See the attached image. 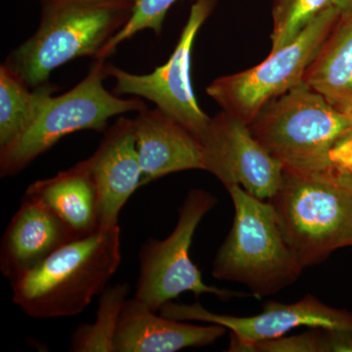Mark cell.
I'll list each match as a JSON object with an SVG mask.
<instances>
[{
  "label": "cell",
  "mask_w": 352,
  "mask_h": 352,
  "mask_svg": "<svg viewBox=\"0 0 352 352\" xmlns=\"http://www.w3.org/2000/svg\"><path fill=\"white\" fill-rule=\"evenodd\" d=\"M270 201L303 270L352 245V194L333 173L302 175L284 170Z\"/></svg>",
  "instance_id": "obj_5"
},
{
  "label": "cell",
  "mask_w": 352,
  "mask_h": 352,
  "mask_svg": "<svg viewBox=\"0 0 352 352\" xmlns=\"http://www.w3.org/2000/svg\"><path fill=\"white\" fill-rule=\"evenodd\" d=\"M219 324L198 326L168 318L134 296L122 308L113 352H175L214 344L226 335Z\"/></svg>",
  "instance_id": "obj_14"
},
{
  "label": "cell",
  "mask_w": 352,
  "mask_h": 352,
  "mask_svg": "<svg viewBox=\"0 0 352 352\" xmlns=\"http://www.w3.org/2000/svg\"><path fill=\"white\" fill-rule=\"evenodd\" d=\"M74 240L68 227L50 208L41 201L24 197L2 238V275L13 283Z\"/></svg>",
  "instance_id": "obj_13"
},
{
  "label": "cell",
  "mask_w": 352,
  "mask_h": 352,
  "mask_svg": "<svg viewBox=\"0 0 352 352\" xmlns=\"http://www.w3.org/2000/svg\"><path fill=\"white\" fill-rule=\"evenodd\" d=\"M36 34L7 58L6 66L28 87L48 82L58 67L80 57L98 58L131 19L135 0H43Z\"/></svg>",
  "instance_id": "obj_2"
},
{
  "label": "cell",
  "mask_w": 352,
  "mask_h": 352,
  "mask_svg": "<svg viewBox=\"0 0 352 352\" xmlns=\"http://www.w3.org/2000/svg\"><path fill=\"white\" fill-rule=\"evenodd\" d=\"M57 87L43 83L31 91L19 76L0 67V148L15 140L31 124L43 97L54 94Z\"/></svg>",
  "instance_id": "obj_18"
},
{
  "label": "cell",
  "mask_w": 352,
  "mask_h": 352,
  "mask_svg": "<svg viewBox=\"0 0 352 352\" xmlns=\"http://www.w3.org/2000/svg\"><path fill=\"white\" fill-rule=\"evenodd\" d=\"M25 197L50 208L75 240L101 230L98 194L87 160L53 177L32 183Z\"/></svg>",
  "instance_id": "obj_16"
},
{
  "label": "cell",
  "mask_w": 352,
  "mask_h": 352,
  "mask_svg": "<svg viewBox=\"0 0 352 352\" xmlns=\"http://www.w3.org/2000/svg\"><path fill=\"white\" fill-rule=\"evenodd\" d=\"M338 180L352 194V175H335Z\"/></svg>",
  "instance_id": "obj_26"
},
{
  "label": "cell",
  "mask_w": 352,
  "mask_h": 352,
  "mask_svg": "<svg viewBox=\"0 0 352 352\" xmlns=\"http://www.w3.org/2000/svg\"><path fill=\"white\" fill-rule=\"evenodd\" d=\"M322 352L352 351V331L322 329Z\"/></svg>",
  "instance_id": "obj_24"
},
{
  "label": "cell",
  "mask_w": 352,
  "mask_h": 352,
  "mask_svg": "<svg viewBox=\"0 0 352 352\" xmlns=\"http://www.w3.org/2000/svg\"><path fill=\"white\" fill-rule=\"evenodd\" d=\"M303 82L340 112L352 113V15H340L305 72Z\"/></svg>",
  "instance_id": "obj_17"
},
{
  "label": "cell",
  "mask_w": 352,
  "mask_h": 352,
  "mask_svg": "<svg viewBox=\"0 0 352 352\" xmlns=\"http://www.w3.org/2000/svg\"><path fill=\"white\" fill-rule=\"evenodd\" d=\"M105 60L96 59L87 76L66 94H47L39 103L31 124L10 144L0 148L1 177L18 175L25 166L73 132L102 131L115 116L144 110L138 98L124 99L103 85Z\"/></svg>",
  "instance_id": "obj_6"
},
{
  "label": "cell",
  "mask_w": 352,
  "mask_h": 352,
  "mask_svg": "<svg viewBox=\"0 0 352 352\" xmlns=\"http://www.w3.org/2000/svg\"><path fill=\"white\" fill-rule=\"evenodd\" d=\"M82 1H112V0H82Z\"/></svg>",
  "instance_id": "obj_27"
},
{
  "label": "cell",
  "mask_w": 352,
  "mask_h": 352,
  "mask_svg": "<svg viewBox=\"0 0 352 352\" xmlns=\"http://www.w3.org/2000/svg\"><path fill=\"white\" fill-rule=\"evenodd\" d=\"M87 162L98 194L100 229L119 226L120 210L142 180L133 120H118Z\"/></svg>",
  "instance_id": "obj_12"
},
{
  "label": "cell",
  "mask_w": 352,
  "mask_h": 352,
  "mask_svg": "<svg viewBox=\"0 0 352 352\" xmlns=\"http://www.w3.org/2000/svg\"><path fill=\"white\" fill-rule=\"evenodd\" d=\"M227 191L235 214L230 232L215 256L212 276L245 285L256 298L275 295L295 283L303 268L285 240L270 201L240 186Z\"/></svg>",
  "instance_id": "obj_4"
},
{
  "label": "cell",
  "mask_w": 352,
  "mask_h": 352,
  "mask_svg": "<svg viewBox=\"0 0 352 352\" xmlns=\"http://www.w3.org/2000/svg\"><path fill=\"white\" fill-rule=\"evenodd\" d=\"M160 314L179 321H200L219 324L231 331L228 351L239 352L242 347L286 335L293 329L307 326L328 330L352 331V315L328 307L314 296L307 295L298 302H270L263 311L254 316H232L208 311L200 303H164Z\"/></svg>",
  "instance_id": "obj_11"
},
{
  "label": "cell",
  "mask_w": 352,
  "mask_h": 352,
  "mask_svg": "<svg viewBox=\"0 0 352 352\" xmlns=\"http://www.w3.org/2000/svg\"><path fill=\"white\" fill-rule=\"evenodd\" d=\"M133 127L142 170L141 186L171 173L203 170L200 141L163 111H140Z\"/></svg>",
  "instance_id": "obj_15"
},
{
  "label": "cell",
  "mask_w": 352,
  "mask_h": 352,
  "mask_svg": "<svg viewBox=\"0 0 352 352\" xmlns=\"http://www.w3.org/2000/svg\"><path fill=\"white\" fill-rule=\"evenodd\" d=\"M335 6L340 15H352V0H335Z\"/></svg>",
  "instance_id": "obj_25"
},
{
  "label": "cell",
  "mask_w": 352,
  "mask_h": 352,
  "mask_svg": "<svg viewBox=\"0 0 352 352\" xmlns=\"http://www.w3.org/2000/svg\"><path fill=\"white\" fill-rule=\"evenodd\" d=\"M340 13L331 6L293 41L270 52L261 64L217 78L206 89L222 111L250 124L271 100L303 82L305 72L330 34Z\"/></svg>",
  "instance_id": "obj_8"
},
{
  "label": "cell",
  "mask_w": 352,
  "mask_h": 352,
  "mask_svg": "<svg viewBox=\"0 0 352 352\" xmlns=\"http://www.w3.org/2000/svg\"><path fill=\"white\" fill-rule=\"evenodd\" d=\"M249 126L285 171L332 175L329 153L338 138L352 129V113L340 112L302 82L268 102Z\"/></svg>",
  "instance_id": "obj_3"
},
{
  "label": "cell",
  "mask_w": 352,
  "mask_h": 352,
  "mask_svg": "<svg viewBox=\"0 0 352 352\" xmlns=\"http://www.w3.org/2000/svg\"><path fill=\"white\" fill-rule=\"evenodd\" d=\"M217 0H196L186 25L168 61L147 75H135L113 65L106 64V76L116 80L113 92L143 97L156 104L199 141L207 131L210 118L199 106L191 80V56L199 30L210 17Z\"/></svg>",
  "instance_id": "obj_9"
},
{
  "label": "cell",
  "mask_w": 352,
  "mask_h": 352,
  "mask_svg": "<svg viewBox=\"0 0 352 352\" xmlns=\"http://www.w3.org/2000/svg\"><path fill=\"white\" fill-rule=\"evenodd\" d=\"M329 159L335 175H352V129L344 132L333 143Z\"/></svg>",
  "instance_id": "obj_23"
},
{
  "label": "cell",
  "mask_w": 352,
  "mask_h": 352,
  "mask_svg": "<svg viewBox=\"0 0 352 352\" xmlns=\"http://www.w3.org/2000/svg\"><path fill=\"white\" fill-rule=\"evenodd\" d=\"M331 6H335V0H272L270 52L293 41L315 18Z\"/></svg>",
  "instance_id": "obj_20"
},
{
  "label": "cell",
  "mask_w": 352,
  "mask_h": 352,
  "mask_svg": "<svg viewBox=\"0 0 352 352\" xmlns=\"http://www.w3.org/2000/svg\"><path fill=\"white\" fill-rule=\"evenodd\" d=\"M201 146L203 170L214 175L227 190L240 186L263 201L276 193L283 166L239 118L226 111L210 118Z\"/></svg>",
  "instance_id": "obj_10"
},
{
  "label": "cell",
  "mask_w": 352,
  "mask_h": 352,
  "mask_svg": "<svg viewBox=\"0 0 352 352\" xmlns=\"http://www.w3.org/2000/svg\"><path fill=\"white\" fill-rule=\"evenodd\" d=\"M122 261L119 226L71 241L11 283L13 302L36 319L75 316L101 295Z\"/></svg>",
  "instance_id": "obj_1"
},
{
  "label": "cell",
  "mask_w": 352,
  "mask_h": 352,
  "mask_svg": "<svg viewBox=\"0 0 352 352\" xmlns=\"http://www.w3.org/2000/svg\"><path fill=\"white\" fill-rule=\"evenodd\" d=\"M321 332V328H314L300 335L282 336L242 347L239 352H322Z\"/></svg>",
  "instance_id": "obj_22"
},
{
  "label": "cell",
  "mask_w": 352,
  "mask_h": 352,
  "mask_svg": "<svg viewBox=\"0 0 352 352\" xmlns=\"http://www.w3.org/2000/svg\"><path fill=\"white\" fill-rule=\"evenodd\" d=\"M217 199L203 189L187 194L178 212L177 223L164 240L148 239L139 252L140 272L135 298L157 312L185 292L214 295L222 300L250 294L208 286L190 258V247L201 219L217 206Z\"/></svg>",
  "instance_id": "obj_7"
},
{
  "label": "cell",
  "mask_w": 352,
  "mask_h": 352,
  "mask_svg": "<svg viewBox=\"0 0 352 352\" xmlns=\"http://www.w3.org/2000/svg\"><path fill=\"white\" fill-rule=\"evenodd\" d=\"M129 293L127 284L106 288L101 294L95 321L76 328L69 351L113 352V339Z\"/></svg>",
  "instance_id": "obj_19"
},
{
  "label": "cell",
  "mask_w": 352,
  "mask_h": 352,
  "mask_svg": "<svg viewBox=\"0 0 352 352\" xmlns=\"http://www.w3.org/2000/svg\"><path fill=\"white\" fill-rule=\"evenodd\" d=\"M178 0H135L131 19L102 50L97 59L106 60L120 43L143 30H152L161 34L166 13Z\"/></svg>",
  "instance_id": "obj_21"
}]
</instances>
